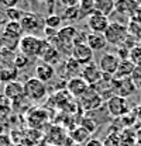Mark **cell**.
<instances>
[{"instance_id": "f546056e", "label": "cell", "mask_w": 141, "mask_h": 146, "mask_svg": "<svg viewBox=\"0 0 141 146\" xmlns=\"http://www.w3.org/2000/svg\"><path fill=\"white\" fill-rule=\"evenodd\" d=\"M30 62H31V60H30L27 56H24L23 54H17L14 56V59H13V65H14V68H17L18 70L27 68V66L30 65Z\"/></svg>"}, {"instance_id": "e0dca14e", "label": "cell", "mask_w": 141, "mask_h": 146, "mask_svg": "<svg viewBox=\"0 0 141 146\" xmlns=\"http://www.w3.org/2000/svg\"><path fill=\"white\" fill-rule=\"evenodd\" d=\"M18 79V69L14 68L13 63H4L0 66V82L7 84L11 82H16Z\"/></svg>"}, {"instance_id": "f1b7e54d", "label": "cell", "mask_w": 141, "mask_h": 146, "mask_svg": "<svg viewBox=\"0 0 141 146\" xmlns=\"http://www.w3.org/2000/svg\"><path fill=\"white\" fill-rule=\"evenodd\" d=\"M4 11H6L7 21H17V23H20V20L24 16V11H23V10H18L17 7H14V9H7V10H4Z\"/></svg>"}, {"instance_id": "30bf717a", "label": "cell", "mask_w": 141, "mask_h": 146, "mask_svg": "<svg viewBox=\"0 0 141 146\" xmlns=\"http://www.w3.org/2000/svg\"><path fill=\"white\" fill-rule=\"evenodd\" d=\"M102 103H103V98L92 87L79 98V104L85 111H93V110L99 108L102 106Z\"/></svg>"}, {"instance_id": "7c38bea8", "label": "cell", "mask_w": 141, "mask_h": 146, "mask_svg": "<svg viewBox=\"0 0 141 146\" xmlns=\"http://www.w3.org/2000/svg\"><path fill=\"white\" fill-rule=\"evenodd\" d=\"M3 96H4L9 101H17L20 98H23V97L26 96V94H24V83L16 80V82H11V83L4 84Z\"/></svg>"}, {"instance_id": "1f68e13d", "label": "cell", "mask_w": 141, "mask_h": 146, "mask_svg": "<svg viewBox=\"0 0 141 146\" xmlns=\"http://www.w3.org/2000/svg\"><path fill=\"white\" fill-rule=\"evenodd\" d=\"M131 80H133L136 89H140L141 90V65L140 66H136L134 72L131 74Z\"/></svg>"}, {"instance_id": "f35d334b", "label": "cell", "mask_w": 141, "mask_h": 146, "mask_svg": "<svg viewBox=\"0 0 141 146\" xmlns=\"http://www.w3.org/2000/svg\"><path fill=\"white\" fill-rule=\"evenodd\" d=\"M4 24H6V23H3V20L0 18V28H1V27H4Z\"/></svg>"}, {"instance_id": "d6a6232c", "label": "cell", "mask_w": 141, "mask_h": 146, "mask_svg": "<svg viewBox=\"0 0 141 146\" xmlns=\"http://www.w3.org/2000/svg\"><path fill=\"white\" fill-rule=\"evenodd\" d=\"M0 146H14L11 136H10V135H7V133L0 135Z\"/></svg>"}, {"instance_id": "cb8c5ba5", "label": "cell", "mask_w": 141, "mask_h": 146, "mask_svg": "<svg viewBox=\"0 0 141 146\" xmlns=\"http://www.w3.org/2000/svg\"><path fill=\"white\" fill-rule=\"evenodd\" d=\"M127 30H128V35L133 36L137 42L141 41V20L137 16H134L128 20Z\"/></svg>"}, {"instance_id": "44dd1931", "label": "cell", "mask_w": 141, "mask_h": 146, "mask_svg": "<svg viewBox=\"0 0 141 146\" xmlns=\"http://www.w3.org/2000/svg\"><path fill=\"white\" fill-rule=\"evenodd\" d=\"M23 30L21 25L17 21H6L4 27H3V35L10 36V38H16V39H21L23 38Z\"/></svg>"}, {"instance_id": "7402d4cb", "label": "cell", "mask_w": 141, "mask_h": 146, "mask_svg": "<svg viewBox=\"0 0 141 146\" xmlns=\"http://www.w3.org/2000/svg\"><path fill=\"white\" fill-rule=\"evenodd\" d=\"M95 11L109 17L113 11H116V1H113V0H96L95 1Z\"/></svg>"}, {"instance_id": "ac0fdd59", "label": "cell", "mask_w": 141, "mask_h": 146, "mask_svg": "<svg viewBox=\"0 0 141 146\" xmlns=\"http://www.w3.org/2000/svg\"><path fill=\"white\" fill-rule=\"evenodd\" d=\"M86 45L95 52V51H103L109 44H107V41H106L105 34H95V33H90L88 35Z\"/></svg>"}, {"instance_id": "2e32d148", "label": "cell", "mask_w": 141, "mask_h": 146, "mask_svg": "<svg viewBox=\"0 0 141 146\" xmlns=\"http://www.w3.org/2000/svg\"><path fill=\"white\" fill-rule=\"evenodd\" d=\"M140 3L137 1H127V0H122V1H116V11L119 14L127 16L128 18L134 17L140 9Z\"/></svg>"}, {"instance_id": "5b68a950", "label": "cell", "mask_w": 141, "mask_h": 146, "mask_svg": "<svg viewBox=\"0 0 141 146\" xmlns=\"http://www.w3.org/2000/svg\"><path fill=\"white\" fill-rule=\"evenodd\" d=\"M106 107H107V111L111 117L114 118H123L128 114V101L127 98H123V97H119V96H113L110 97L107 101H106Z\"/></svg>"}, {"instance_id": "8992f818", "label": "cell", "mask_w": 141, "mask_h": 146, "mask_svg": "<svg viewBox=\"0 0 141 146\" xmlns=\"http://www.w3.org/2000/svg\"><path fill=\"white\" fill-rule=\"evenodd\" d=\"M38 58L41 59V62H45V63H48V65H51V66L55 68V66L61 62L62 55L59 54V52L54 48L48 41L44 39V41H42V46H41V51H40Z\"/></svg>"}, {"instance_id": "4dcf8cb0", "label": "cell", "mask_w": 141, "mask_h": 146, "mask_svg": "<svg viewBox=\"0 0 141 146\" xmlns=\"http://www.w3.org/2000/svg\"><path fill=\"white\" fill-rule=\"evenodd\" d=\"M81 127H83L88 132H90V133H93V132L97 129V122H96L93 118H90V117H85V118L81 121Z\"/></svg>"}, {"instance_id": "ba28073f", "label": "cell", "mask_w": 141, "mask_h": 146, "mask_svg": "<svg viewBox=\"0 0 141 146\" xmlns=\"http://www.w3.org/2000/svg\"><path fill=\"white\" fill-rule=\"evenodd\" d=\"M119 65H120V58H119L116 54H110V52H107V54H105L102 58H100L97 66H99L100 72L103 73V74L114 76V73H116V70H117Z\"/></svg>"}, {"instance_id": "3957f363", "label": "cell", "mask_w": 141, "mask_h": 146, "mask_svg": "<svg viewBox=\"0 0 141 146\" xmlns=\"http://www.w3.org/2000/svg\"><path fill=\"white\" fill-rule=\"evenodd\" d=\"M24 94L28 100L40 101L47 96V84L37 77H30L24 83Z\"/></svg>"}, {"instance_id": "ffe728a7", "label": "cell", "mask_w": 141, "mask_h": 146, "mask_svg": "<svg viewBox=\"0 0 141 146\" xmlns=\"http://www.w3.org/2000/svg\"><path fill=\"white\" fill-rule=\"evenodd\" d=\"M90 132H88L86 129L83 127H76V128H73L72 131L69 132V139L73 142V143H81V145H85L86 142H88L89 139H90Z\"/></svg>"}, {"instance_id": "d4e9b609", "label": "cell", "mask_w": 141, "mask_h": 146, "mask_svg": "<svg viewBox=\"0 0 141 146\" xmlns=\"http://www.w3.org/2000/svg\"><path fill=\"white\" fill-rule=\"evenodd\" d=\"M62 21H68V23H73L76 20L81 18V13H79V4L78 6H72V7H65L62 10L61 14Z\"/></svg>"}, {"instance_id": "603a6c76", "label": "cell", "mask_w": 141, "mask_h": 146, "mask_svg": "<svg viewBox=\"0 0 141 146\" xmlns=\"http://www.w3.org/2000/svg\"><path fill=\"white\" fill-rule=\"evenodd\" d=\"M65 70H66V77L68 79H73V77H78V76H81V73H82V65H79L76 60H73L72 58H68L66 60H65Z\"/></svg>"}, {"instance_id": "836d02e7", "label": "cell", "mask_w": 141, "mask_h": 146, "mask_svg": "<svg viewBox=\"0 0 141 146\" xmlns=\"http://www.w3.org/2000/svg\"><path fill=\"white\" fill-rule=\"evenodd\" d=\"M17 4H18L17 0H0V6L4 7V10L14 9V7H17Z\"/></svg>"}, {"instance_id": "e575fe53", "label": "cell", "mask_w": 141, "mask_h": 146, "mask_svg": "<svg viewBox=\"0 0 141 146\" xmlns=\"http://www.w3.org/2000/svg\"><path fill=\"white\" fill-rule=\"evenodd\" d=\"M85 146H103V142L100 139H97V138H90L85 143Z\"/></svg>"}, {"instance_id": "74e56055", "label": "cell", "mask_w": 141, "mask_h": 146, "mask_svg": "<svg viewBox=\"0 0 141 146\" xmlns=\"http://www.w3.org/2000/svg\"><path fill=\"white\" fill-rule=\"evenodd\" d=\"M136 16L141 20V6H140V9H138V11H137V14H136Z\"/></svg>"}, {"instance_id": "8fae6325", "label": "cell", "mask_w": 141, "mask_h": 146, "mask_svg": "<svg viewBox=\"0 0 141 146\" xmlns=\"http://www.w3.org/2000/svg\"><path fill=\"white\" fill-rule=\"evenodd\" d=\"M89 89H90V86L81 76L70 79V80H68V83H66V91L69 93L72 97H75V98H81Z\"/></svg>"}, {"instance_id": "9c48e42d", "label": "cell", "mask_w": 141, "mask_h": 146, "mask_svg": "<svg viewBox=\"0 0 141 146\" xmlns=\"http://www.w3.org/2000/svg\"><path fill=\"white\" fill-rule=\"evenodd\" d=\"M109 24H110L109 17H106L100 13H96V11H93L88 17L89 30H90V33H95V34H105Z\"/></svg>"}, {"instance_id": "ab89813d", "label": "cell", "mask_w": 141, "mask_h": 146, "mask_svg": "<svg viewBox=\"0 0 141 146\" xmlns=\"http://www.w3.org/2000/svg\"><path fill=\"white\" fill-rule=\"evenodd\" d=\"M70 146H85V145H81V143H70Z\"/></svg>"}, {"instance_id": "4fadbf2b", "label": "cell", "mask_w": 141, "mask_h": 146, "mask_svg": "<svg viewBox=\"0 0 141 146\" xmlns=\"http://www.w3.org/2000/svg\"><path fill=\"white\" fill-rule=\"evenodd\" d=\"M102 76H103V73L100 72L99 66H97L96 63H93V62L82 68L81 77H82V79L88 83L90 87H92V86H95V84H96V83L102 79Z\"/></svg>"}, {"instance_id": "484cf974", "label": "cell", "mask_w": 141, "mask_h": 146, "mask_svg": "<svg viewBox=\"0 0 141 146\" xmlns=\"http://www.w3.org/2000/svg\"><path fill=\"white\" fill-rule=\"evenodd\" d=\"M62 18L61 16H58V14H50L48 17L44 18V24H45V27L47 28H52L55 31H59L61 28H62Z\"/></svg>"}, {"instance_id": "83f0119b", "label": "cell", "mask_w": 141, "mask_h": 146, "mask_svg": "<svg viewBox=\"0 0 141 146\" xmlns=\"http://www.w3.org/2000/svg\"><path fill=\"white\" fill-rule=\"evenodd\" d=\"M128 59H130L136 66H140L141 65V42H137V44L131 48Z\"/></svg>"}, {"instance_id": "4316f807", "label": "cell", "mask_w": 141, "mask_h": 146, "mask_svg": "<svg viewBox=\"0 0 141 146\" xmlns=\"http://www.w3.org/2000/svg\"><path fill=\"white\" fill-rule=\"evenodd\" d=\"M95 11V1L93 0H83L79 1V13H81V18L85 16H90Z\"/></svg>"}, {"instance_id": "d590c367", "label": "cell", "mask_w": 141, "mask_h": 146, "mask_svg": "<svg viewBox=\"0 0 141 146\" xmlns=\"http://www.w3.org/2000/svg\"><path fill=\"white\" fill-rule=\"evenodd\" d=\"M0 135H4V125L1 121H0Z\"/></svg>"}, {"instance_id": "8d00e7d4", "label": "cell", "mask_w": 141, "mask_h": 146, "mask_svg": "<svg viewBox=\"0 0 141 146\" xmlns=\"http://www.w3.org/2000/svg\"><path fill=\"white\" fill-rule=\"evenodd\" d=\"M4 65V58H3V55L0 54V66H3Z\"/></svg>"}, {"instance_id": "7a4b0ae2", "label": "cell", "mask_w": 141, "mask_h": 146, "mask_svg": "<svg viewBox=\"0 0 141 146\" xmlns=\"http://www.w3.org/2000/svg\"><path fill=\"white\" fill-rule=\"evenodd\" d=\"M42 38L37 35H23L20 39V45H18V51L20 54L27 56L30 60L33 58H38L41 46H42Z\"/></svg>"}, {"instance_id": "52a82bcc", "label": "cell", "mask_w": 141, "mask_h": 146, "mask_svg": "<svg viewBox=\"0 0 141 146\" xmlns=\"http://www.w3.org/2000/svg\"><path fill=\"white\" fill-rule=\"evenodd\" d=\"M70 58L73 60H76L79 65L86 66V65L93 62V51L89 48L86 44L73 45V48L70 51Z\"/></svg>"}, {"instance_id": "d6986e66", "label": "cell", "mask_w": 141, "mask_h": 146, "mask_svg": "<svg viewBox=\"0 0 141 146\" xmlns=\"http://www.w3.org/2000/svg\"><path fill=\"white\" fill-rule=\"evenodd\" d=\"M136 69V65L130 60V59H124V60H120V65L117 68V70L114 73V79L119 80V79H126V77H131V74Z\"/></svg>"}, {"instance_id": "5bb4252c", "label": "cell", "mask_w": 141, "mask_h": 146, "mask_svg": "<svg viewBox=\"0 0 141 146\" xmlns=\"http://www.w3.org/2000/svg\"><path fill=\"white\" fill-rule=\"evenodd\" d=\"M136 91V86L131 80V77H126V79H114V96L127 98L128 96H131Z\"/></svg>"}, {"instance_id": "6da1fadb", "label": "cell", "mask_w": 141, "mask_h": 146, "mask_svg": "<svg viewBox=\"0 0 141 146\" xmlns=\"http://www.w3.org/2000/svg\"><path fill=\"white\" fill-rule=\"evenodd\" d=\"M128 30H127V25H124L119 21H110L107 30L105 33V38L107 41L109 45H113V46H122L124 42L127 41L128 38Z\"/></svg>"}, {"instance_id": "9a60e30c", "label": "cell", "mask_w": 141, "mask_h": 146, "mask_svg": "<svg viewBox=\"0 0 141 146\" xmlns=\"http://www.w3.org/2000/svg\"><path fill=\"white\" fill-rule=\"evenodd\" d=\"M54 76H55V68L51 66V65H48V63H45V62H40L37 66H35V76L38 80H41L42 83H48V82H51L54 79Z\"/></svg>"}, {"instance_id": "277c9868", "label": "cell", "mask_w": 141, "mask_h": 146, "mask_svg": "<svg viewBox=\"0 0 141 146\" xmlns=\"http://www.w3.org/2000/svg\"><path fill=\"white\" fill-rule=\"evenodd\" d=\"M20 25H21L23 33L27 35H35V33L41 30L44 31L45 28L44 20L40 16H37L35 13H24L23 18L20 20Z\"/></svg>"}, {"instance_id": "60d3db41", "label": "cell", "mask_w": 141, "mask_h": 146, "mask_svg": "<svg viewBox=\"0 0 141 146\" xmlns=\"http://www.w3.org/2000/svg\"><path fill=\"white\" fill-rule=\"evenodd\" d=\"M140 100H141V98H140Z\"/></svg>"}]
</instances>
